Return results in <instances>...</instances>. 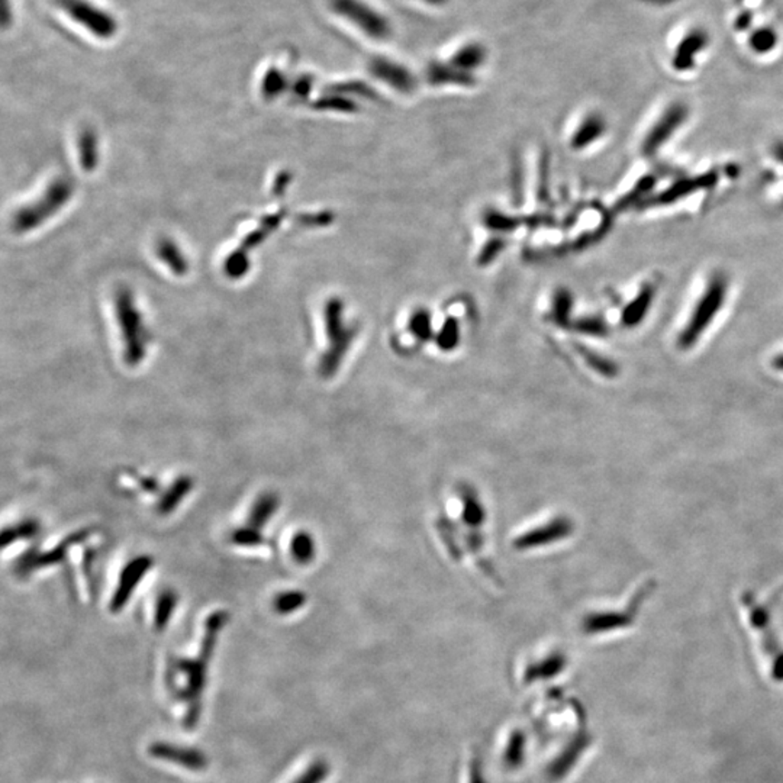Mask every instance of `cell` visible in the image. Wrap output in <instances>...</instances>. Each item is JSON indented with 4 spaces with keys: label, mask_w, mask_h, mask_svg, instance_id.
I'll list each match as a JSON object with an SVG mask.
<instances>
[{
    "label": "cell",
    "mask_w": 783,
    "mask_h": 783,
    "mask_svg": "<svg viewBox=\"0 0 783 783\" xmlns=\"http://www.w3.org/2000/svg\"><path fill=\"white\" fill-rule=\"evenodd\" d=\"M463 520L471 527H479L485 521V510L473 491H463Z\"/></svg>",
    "instance_id": "obj_14"
},
{
    "label": "cell",
    "mask_w": 783,
    "mask_h": 783,
    "mask_svg": "<svg viewBox=\"0 0 783 783\" xmlns=\"http://www.w3.org/2000/svg\"><path fill=\"white\" fill-rule=\"evenodd\" d=\"M335 14L352 22L362 33L374 40H386L392 34V26L383 15L367 5L363 0H330Z\"/></svg>",
    "instance_id": "obj_2"
},
{
    "label": "cell",
    "mask_w": 783,
    "mask_h": 783,
    "mask_svg": "<svg viewBox=\"0 0 783 783\" xmlns=\"http://www.w3.org/2000/svg\"><path fill=\"white\" fill-rule=\"evenodd\" d=\"M430 76L434 82H449L453 80L456 83L471 82L469 74H463L461 70L456 69L454 65L434 64L430 67Z\"/></svg>",
    "instance_id": "obj_17"
},
{
    "label": "cell",
    "mask_w": 783,
    "mask_h": 783,
    "mask_svg": "<svg viewBox=\"0 0 783 783\" xmlns=\"http://www.w3.org/2000/svg\"><path fill=\"white\" fill-rule=\"evenodd\" d=\"M305 600V593L296 592V590L284 592L274 600V610L281 614H291V612L296 611L298 608L302 607Z\"/></svg>",
    "instance_id": "obj_18"
},
{
    "label": "cell",
    "mask_w": 783,
    "mask_h": 783,
    "mask_svg": "<svg viewBox=\"0 0 783 783\" xmlns=\"http://www.w3.org/2000/svg\"><path fill=\"white\" fill-rule=\"evenodd\" d=\"M778 44H779V33L773 26H758L751 29L748 35V47L755 55H769L778 47Z\"/></svg>",
    "instance_id": "obj_10"
},
{
    "label": "cell",
    "mask_w": 783,
    "mask_h": 783,
    "mask_svg": "<svg viewBox=\"0 0 783 783\" xmlns=\"http://www.w3.org/2000/svg\"><path fill=\"white\" fill-rule=\"evenodd\" d=\"M773 367L778 369V371L783 372V354H780V356H778L777 359L773 360Z\"/></svg>",
    "instance_id": "obj_23"
},
{
    "label": "cell",
    "mask_w": 783,
    "mask_h": 783,
    "mask_svg": "<svg viewBox=\"0 0 783 783\" xmlns=\"http://www.w3.org/2000/svg\"><path fill=\"white\" fill-rule=\"evenodd\" d=\"M327 773L323 765H315L311 768L308 772L303 775L302 778H299L295 783H320L321 779H322L323 775Z\"/></svg>",
    "instance_id": "obj_22"
},
{
    "label": "cell",
    "mask_w": 783,
    "mask_h": 783,
    "mask_svg": "<svg viewBox=\"0 0 783 783\" xmlns=\"http://www.w3.org/2000/svg\"><path fill=\"white\" fill-rule=\"evenodd\" d=\"M704 184H708V180L705 179H697V180H687V182H682V183L676 184L675 187H672L670 191L666 192L665 196H663V201L670 202L673 199L679 198V196H683V194H688L689 192L694 191L695 187H701Z\"/></svg>",
    "instance_id": "obj_19"
},
{
    "label": "cell",
    "mask_w": 783,
    "mask_h": 783,
    "mask_svg": "<svg viewBox=\"0 0 783 783\" xmlns=\"http://www.w3.org/2000/svg\"><path fill=\"white\" fill-rule=\"evenodd\" d=\"M651 298H653V291L650 288L643 289L639 293V298L629 306V310L624 313V321L629 325H636L646 315L647 308L650 305Z\"/></svg>",
    "instance_id": "obj_16"
},
{
    "label": "cell",
    "mask_w": 783,
    "mask_h": 783,
    "mask_svg": "<svg viewBox=\"0 0 783 783\" xmlns=\"http://www.w3.org/2000/svg\"><path fill=\"white\" fill-rule=\"evenodd\" d=\"M371 70L382 80L395 84L399 89L408 90L412 86V77L402 65L389 62L386 58H374L371 63Z\"/></svg>",
    "instance_id": "obj_9"
},
{
    "label": "cell",
    "mask_w": 783,
    "mask_h": 783,
    "mask_svg": "<svg viewBox=\"0 0 783 783\" xmlns=\"http://www.w3.org/2000/svg\"><path fill=\"white\" fill-rule=\"evenodd\" d=\"M153 560L150 557H138L135 560L131 561L123 571V578L119 582L118 590L112 598L111 610L112 612H119L123 610L126 600H130L131 593L135 590V585L140 582L141 579L144 578L148 569L152 568Z\"/></svg>",
    "instance_id": "obj_7"
},
{
    "label": "cell",
    "mask_w": 783,
    "mask_h": 783,
    "mask_svg": "<svg viewBox=\"0 0 783 783\" xmlns=\"http://www.w3.org/2000/svg\"><path fill=\"white\" fill-rule=\"evenodd\" d=\"M485 58L486 51L481 44H468L457 51L456 55L450 60V64L454 65L459 70H471L485 62Z\"/></svg>",
    "instance_id": "obj_12"
},
{
    "label": "cell",
    "mask_w": 783,
    "mask_h": 783,
    "mask_svg": "<svg viewBox=\"0 0 783 783\" xmlns=\"http://www.w3.org/2000/svg\"><path fill=\"white\" fill-rule=\"evenodd\" d=\"M277 510V498L274 495H266L260 498L253 508L250 515V527L253 531L259 532L260 527L269 521L274 510Z\"/></svg>",
    "instance_id": "obj_13"
},
{
    "label": "cell",
    "mask_w": 783,
    "mask_h": 783,
    "mask_svg": "<svg viewBox=\"0 0 783 783\" xmlns=\"http://www.w3.org/2000/svg\"><path fill=\"white\" fill-rule=\"evenodd\" d=\"M292 554L301 564H308L315 557V541L308 532H299L292 541Z\"/></svg>",
    "instance_id": "obj_15"
},
{
    "label": "cell",
    "mask_w": 783,
    "mask_h": 783,
    "mask_svg": "<svg viewBox=\"0 0 783 783\" xmlns=\"http://www.w3.org/2000/svg\"><path fill=\"white\" fill-rule=\"evenodd\" d=\"M631 612L619 614V612H600V614L590 615L585 621V629L588 631H602V629H619V627L629 626L631 622Z\"/></svg>",
    "instance_id": "obj_11"
},
{
    "label": "cell",
    "mask_w": 783,
    "mask_h": 783,
    "mask_svg": "<svg viewBox=\"0 0 783 783\" xmlns=\"http://www.w3.org/2000/svg\"><path fill=\"white\" fill-rule=\"evenodd\" d=\"M60 4L74 21L89 28L97 36L108 38L115 33V21L84 0H60Z\"/></svg>",
    "instance_id": "obj_3"
},
{
    "label": "cell",
    "mask_w": 783,
    "mask_h": 783,
    "mask_svg": "<svg viewBox=\"0 0 783 783\" xmlns=\"http://www.w3.org/2000/svg\"><path fill=\"white\" fill-rule=\"evenodd\" d=\"M150 755L163 758L165 762L176 763L191 770H203L208 768V758L199 750L183 748L172 744L155 743L150 748Z\"/></svg>",
    "instance_id": "obj_8"
},
{
    "label": "cell",
    "mask_w": 783,
    "mask_h": 783,
    "mask_svg": "<svg viewBox=\"0 0 783 783\" xmlns=\"http://www.w3.org/2000/svg\"><path fill=\"white\" fill-rule=\"evenodd\" d=\"M727 283L722 277H715L709 283L702 298L699 299L694 313L690 315L689 322L679 337L682 349H690L699 340L708 325L712 322L715 315L721 310L726 299Z\"/></svg>",
    "instance_id": "obj_1"
},
{
    "label": "cell",
    "mask_w": 783,
    "mask_h": 783,
    "mask_svg": "<svg viewBox=\"0 0 783 783\" xmlns=\"http://www.w3.org/2000/svg\"><path fill=\"white\" fill-rule=\"evenodd\" d=\"M573 532V524L569 518H554L549 524L541 525L539 529L524 532L517 537L514 547L518 550L537 549V547L550 546L560 540L566 539Z\"/></svg>",
    "instance_id": "obj_4"
},
{
    "label": "cell",
    "mask_w": 783,
    "mask_h": 783,
    "mask_svg": "<svg viewBox=\"0 0 783 783\" xmlns=\"http://www.w3.org/2000/svg\"><path fill=\"white\" fill-rule=\"evenodd\" d=\"M425 2H430V4L439 5V4H442V2H446V0H425Z\"/></svg>",
    "instance_id": "obj_24"
},
{
    "label": "cell",
    "mask_w": 783,
    "mask_h": 783,
    "mask_svg": "<svg viewBox=\"0 0 783 783\" xmlns=\"http://www.w3.org/2000/svg\"><path fill=\"white\" fill-rule=\"evenodd\" d=\"M173 598H164L163 604L158 605L157 617H155V624L160 629L164 627L169 621L170 614H172Z\"/></svg>",
    "instance_id": "obj_20"
},
{
    "label": "cell",
    "mask_w": 783,
    "mask_h": 783,
    "mask_svg": "<svg viewBox=\"0 0 783 783\" xmlns=\"http://www.w3.org/2000/svg\"><path fill=\"white\" fill-rule=\"evenodd\" d=\"M734 28L738 33L751 31L753 29V14H751V11L743 9L740 14L737 15L736 21H734Z\"/></svg>",
    "instance_id": "obj_21"
},
{
    "label": "cell",
    "mask_w": 783,
    "mask_h": 783,
    "mask_svg": "<svg viewBox=\"0 0 783 783\" xmlns=\"http://www.w3.org/2000/svg\"><path fill=\"white\" fill-rule=\"evenodd\" d=\"M687 116V106H683L682 104H675L672 106H669L663 116L659 119V123L653 126V130L649 134V137L644 141V152L647 154L656 152L682 125Z\"/></svg>",
    "instance_id": "obj_6"
},
{
    "label": "cell",
    "mask_w": 783,
    "mask_h": 783,
    "mask_svg": "<svg viewBox=\"0 0 783 783\" xmlns=\"http://www.w3.org/2000/svg\"><path fill=\"white\" fill-rule=\"evenodd\" d=\"M709 34L704 28H692L676 45L672 67L676 72H689L697 65V58L709 45Z\"/></svg>",
    "instance_id": "obj_5"
}]
</instances>
